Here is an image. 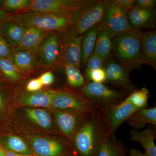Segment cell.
Listing matches in <instances>:
<instances>
[{"instance_id":"cell-11","label":"cell","mask_w":156,"mask_h":156,"mask_svg":"<svg viewBox=\"0 0 156 156\" xmlns=\"http://www.w3.org/2000/svg\"><path fill=\"white\" fill-rule=\"evenodd\" d=\"M85 2L81 0H31L28 6L19 12L32 11L70 15Z\"/></svg>"},{"instance_id":"cell-41","label":"cell","mask_w":156,"mask_h":156,"mask_svg":"<svg viewBox=\"0 0 156 156\" xmlns=\"http://www.w3.org/2000/svg\"><path fill=\"white\" fill-rule=\"evenodd\" d=\"M4 156H27L23 155L14 152L12 151H6L5 154Z\"/></svg>"},{"instance_id":"cell-43","label":"cell","mask_w":156,"mask_h":156,"mask_svg":"<svg viewBox=\"0 0 156 156\" xmlns=\"http://www.w3.org/2000/svg\"><path fill=\"white\" fill-rule=\"evenodd\" d=\"M3 83V78L2 77V76L0 75V87H1V85Z\"/></svg>"},{"instance_id":"cell-17","label":"cell","mask_w":156,"mask_h":156,"mask_svg":"<svg viewBox=\"0 0 156 156\" xmlns=\"http://www.w3.org/2000/svg\"><path fill=\"white\" fill-rule=\"evenodd\" d=\"M9 58L23 74L30 73L38 67L37 55L34 51L13 48Z\"/></svg>"},{"instance_id":"cell-34","label":"cell","mask_w":156,"mask_h":156,"mask_svg":"<svg viewBox=\"0 0 156 156\" xmlns=\"http://www.w3.org/2000/svg\"><path fill=\"white\" fill-rule=\"evenodd\" d=\"M43 87L39 78L32 79L29 81L26 87V91L29 92H36L41 89Z\"/></svg>"},{"instance_id":"cell-3","label":"cell","mask_w":156,"mask_h":156,"mask_svg":"<svg viewBox=\"0 0 156 156\" xmlns=\"http://www.w3.org/2000/svg\"><path fill=\"white\" fill-rule=\"evenodd\" d=\"M81 94L95 108L104 112L122 102L130 94L103 83L88 82L82 89Z\"/></svg>"},{"instance_id":"cell-22","label":"cell","mask_w":156,"mask_h":156,"mask_svg":"<svg viewBox=\"0 0 156 156\" xmlns=\"http://www.w3.org/2000/svg\"><path fill=\"white\" fill-rule=\"evenodd\" d=\"M126 122L130 127L136 130L145 128L147 124L156 128V107L137 109Z\"/></svg>"},{"instance_id":"cell-12","label":"cell","mask_w":156,"mask_h":156,"mask_svg":"<svg viewBox=\"0 0 156 156\" xmlns=\"http://www.w3.org/2000/svg\"><path fill=\"white\" fill-rule=\"evenodd\" d=\"M107 75L106 82L118 89L130 94L138 89L130 78L131 70L125 65L113 60L108 62L104 66Z\"/></svg>"},{"instance_id":"cell-45","label":"cell","mask_w":156,"mask_h":156,"mask_svg":"<svg viewBox=\"0 0 156 156\" xmlns=\"http://www.w3.org/2000/svg\"><path fill=\"white\" fill-rule=\"evenodd\" d=\"M35 156L32 155V156Z\"/></svg>"},{"instance_id":"cell-37","label":"cell","mask_w":156,"mask_h":156,"mask_svg":"<svg viewBox=\"0 0 156 156\" xmlns=\"http://www.w3.org/2000/svg\"><path fill=\"white\" fill-rule=\"evenodd\" d=\"M43 86H48L53 83L55 81V77L51 72H47L42 74L39 77Z\"/></svg>"},{"instance_id":"cell-26","label":"cell","mask_w":156,"mask_h":156,"mask_svg":"<svg viewBox=\"0 0 156 156\" xmlns=\"http://www.w3.org/2000/svg\"><path fill=\"white\" fill-rule=\"evenodd\" d=\"M127 15L131 28L132 27L140 28L147 26L154 16L152 10H146L134 6L128 11Z\"/></svg>"},{"instance_id":"cell-13","label":"cell","mask_w":156,"mask_h":156,"mask_svg":"<svg viewBox=\"0 0 156 156\" xmlns=\"http://www.w3.org/2000/svg\"><path fill=\"white\" fill-rule=\"evenodd\" d=\"M38 66L51 67L57 64L60 55V45L57 34L48 33L37 50Z\"/></svg>"},{"instance_id":"cell-14","label":"cell","mask_w":156,"mask_h":156,"mask_svg":"<svg viewBox=\"0 0 156 156\" xmlns=\"http://www.w3.org/2000/svg\"><path fill=\"white\" fill-rule=\"evenodd\" d=\"M155 127L148 125L147 128L141 131L133 129L129 132L130 140L139 143L144 148L145 152H141L135 147L128 151V156H156V138Z\"/></svg>"},{"instance_id":"cell-7","label":"cell","mask_w":156,"mask_h":156,"mask_svg":"<svg viewBox=\"0 0 156 156\" xmlns=\"http://www.w3.org/2000/svg\"><path fill=\"white\" fill-rule=\"evenodd\" d=\"M58 36L60 45V55L57 64L72 65L80 69L81 67V49L83 35H80L70 26Z\"/></svg>"},{"instance_id":"cell-30","label":"cell","mask_w":156,"mask_h":156,"mask_svg":"<svg viewBox=\"0 0 156 156\" xmlns=\"http://www.w3.org/2000/svg\"><path fill=\"white\" fill-rule=\"evenodd\" d=\"M149 97L148 90L146 88H142L131 92L127 98L137 109H139L147 107Z\"/></svg>"},{"instance_id":"cell-32","label":"cell","mask_w":156,"mask_h":156,"mask_svg":"<svg viewBox=\"0 0 156 156\" xmlns=\"http://www.w3.org/2000/svg\"><path fill=\"white\" fill-rule=\"evenodd\" d=\"M104 61L102 58L95 53H92V56H90L86 64V77L93 71L103 68Z\"/></svg>"},{"instance_id":"cell-24","label":"cell","mask_w":156,"mask_h":156,"mask_svg":"<svg viewBox=\"0 0 156 156\" xmlns=\"http://www.w3.org/2000/svg\"><path fill=\"white\" fill-rule=\"evenodd\" d=\"M48 33L39 29L26 28L19 45L15 48L37 52L42 41Z\"/></svg>"},{"instance_id":"cell-20","label":"cell","mask_w":156,"mask_h":156,"mask_svg":"<svg viewBox=\"0 0 156 156\" xmlns=\"http://www.w3.org/2000/svg\"><path fill=\"white\" fill-rule=\"evenodd\" d=\"M26 29L9 18L0 24V34L11 49L18 46Z\"/></svg>"},{"instance_id":"cell-6","label":"cell","mask_w":156,"mask_h":156,"mask_svg":"<svg viewBox=\"0 0 156 156\" xmlns=\"http://www.w3.org/2000/svg\"><path fill=\"white\" fill-rule=\"evenodd\" d=\"M30 148L35 156H70L76 154L72 143L64 137L48 138L26 136Z\"/></svg>"},{"instance_id":"cell-29","label":"cell","mask_w":156,"mask_h":156,"mask_svg":"<svg viewBox=\"0 0 156 156\" xmlns=\"http://www.w3.org/2000/svg\"><path fill=\"white\" fill-rule=\"evenodd\" d=\"M62 67L64 68L67 82L70 86L76 89L82 88L83 89L87 83L80 69L68 64H65Z\"/></svg>"},{"instance_id":"cell-15","label":"cell","mask_w":156,"mask_h":156,"mask_svg":"<svg viewBox=\"0 0 156 156\" xmlns=\"http://www.w3.org/2000/svg\"><path fill=\"white\" fill-rule=\"evenodd\" d=\"M137 110L126 98L119 104L102 112L108 133L115 134L120 126Z\"/></svg>"},{"instance_id":"cell-39","label":"cell","mask_w":156,"mask_h":156,"mask_svg":"<svg viewBox=\"0 0 156 156\" xmlns=\"http://www.w3.org/2000/svg\"><path fill=\"white\" fill-rule=\"evenodd\" d=\"M8 98V93L5 87H0V114L5 105Z\"/></svg>"},{"instance_id":"cell-47","label":"cell","mask_w":156,"mask_h":156,"mask_svg":"<svg viewBox=\"0 0 156 156\" xmlns=\"http://www.w3.org/2000/svg\"></svg>"},{"instance_id":"cell-31","label":"cell","mask_w":156,"mask_h":156,"mask_svg":"<svg viewBox=\"0 0 156 156\" xmlns=\"http://www.w3.org/2000/svg\"><path fill=\"white\" fill-rule=\"evenodd\" d=\"M31 0H0V10L8 14L16 13L25 9Z\"/></svg>"},{"instance_id":"cell-33","label":"cell","mask_w":156,"mask_h":156,"mask_svg":"<svg viewBox=\"0 0 156 156\" xmlns=\"http://www.w3.org/2000/svg\"><path fill=\"white\" fill-rule=\"evenodd\" d=\"M86 78L88 82L104 84L107 81L106 73L104 68H102L90 73Z\"/></svg>"},{"instance_id":"cell-16","label":"cell","mask_w":156,"mask_h":156,"mask_svg":"<svg viewBox=\"0 0 156 156\" xmlns=\"http://www.w3.org/2000/svg\"><path fill=\"white\" fill-rule=\"evenodd\" d=\"M55 90H39L36 92L26 91L21 92L17 98L20 106L34 108H50Z\"/></svg>"},{"instance_id":"cell-21","label":"cell","mask_w":156,"mask_h":156,"mask_svg":"<svg viewBox=\"0 0 156 156\" xmlns=\"http://www.w3.org/2000/svg\"><path fill=\"white\" fill-rule=\"evenodd\" d=\"M27 118L42 129L56 132V124L51 112L43 108L27 107L24 109Z\"/></svg>"},{"instance_id":"cell-4","label":"cell","mask_w":156,"mask_h":156,"mask_svg":"<svg viewBox=\"0 0 156 156\" xmlns=\"http://www.w3.org/2000/svg\"><path fill=\"white\" fill-rule=\"evenodd\" d=\"M140 34L132 30L117 35L112 38L113 48L117 58L120 63L125 65L130 69L140 65L141 54Z\"/></svg>"},{"instance_id":"cell-46","label":"cell","mask_w":156,"mask_h":156,"mask_svg":"<svg viewBox=\"0 0 156 156\" xmlns=\"http://www.w3.org/2000/svg\"><path fill=\"white\" fill-rule=\"evenodd\" d=\"M1 150V149H0V150Z\"/></svg>"},{"instance_id":"cell-2","label":"cell","mask_w":156,"mask_h":156,"mask_svg":"<svg viewBox=\"0 0 156 156\" xmlns=\"http://www.w3.org/2000/svg\"><path fill=\"white\" fill-rule=\"evenodd\" d=\"M69 16L27 11L9 14L8 18L26 28L34 27L48 33H58L69 25Z\"/></svg>"},{"instance_id":"cell-40","label":"cell","mask_w":156,"mask_h":156,"mask_svg":"<svg viewBox=\"0 0 156 156\" xmlns=\"http://www.w3.org/2000/svg\"><path fill=\"white\" fill-rule=\"evenodd\" d=\"M8 15L9 14L0 10V24L6 20L8 19Z\"/></svg>"},{"instance_id":"cell-38","label":"cell","mask_w":156,"mask_h":156,"mask_svg":"<svg viewBox=\"0 0 156 156\" xmlns=\"http://www.w3.org/2000/svg\"><path fill=\"white\" fill-rule=\"evenodd\" d=\"M115 3L127 13L130 9L134 7L135 1L134 0H114Z\"/></svg>"},{"instance_id":"cell-42","label":"cell","mask_w":156,"mask_h":156,"mask_svg":"<svg viewBox=\"0 0 156 156\" xmlns=\"http://www.w3.org/2000/svg\"><path fill=\"white\" fill-rule=\"evenodd\" d=\"M5 152L6 151L3 150L1 149V150H0V156H5Z\"/></svg>"},{"instance_id":"cell-8","label":"cell","mask_w":156,"mask_h":156,"mask_svg":"<svg viewBox=\"0 0 156 156\" xmlns=\"http://www.w3.org/2000/svg\"><path fill=\"white\" fill-rule=\"evenodd\" d=\"M98 25L112 38L117 35L132 30L127 13L117 5L113 1H108L103 17Z\"/></svg>"},{"instance_id":"cell-23","label":"cell","mask_w":156,"mask_h":156,"mask_svg":"<svg viewBox=\"0 0 156 156\" xmlns=\"http://www.w3.org/2000/svg\"><path fill=\"white\" fill-rule=\"evenodd\" d=\"M0 149L5 151H12L23 155H33L25 140L13 134H5L0 136Z\"/></svg>"},{"instance_id":"cell-10","label":"cell","mask_w":156,"mask_h":156,"mask_svg":"<svg viewBox=\"0 0 156 156\" xmlns=\"http://www.w3.org/2000/svg\"><path fill=\"white\" fill-rule=\"evenodd\" d=\"M82 94L69 90H55L50 109H72L89 114L96 109Z\"/></svg>"},{"instance_id":"cell-28","label":"cell","mask_w":156,"mask_h":156,"mask_svg":"<svg viewBox=\"0 0 156 156\" xmlns=\"http://www.w3.org/2000/svg\"><path fill=\"white\" fill-rule=\"evenodd\" d=\"M22 73L10 58H0V75L6 80L12 83L19 82Z\"/></svg>"},{"instance_id":"cell-1","label":"cell","mask_w":156,"mask_h":156,"mask_svg":"<svg viewBox=\"0 0 156 156\" xmlns=\"http://www.w3.org/2000/svg\"><path fill=\"white\" fill-rule=\"evenodd\" d=\"M108 133L103 112L96 109L87 115L72 144L79 156H94Z\"/></svg>"},{"instance_id":"cell-5","label":"cell","mask_w":156,"mask_h":156,"mask_svg":"<svg viewBox=\"0 0 156 156\" xmlns=\"http://www.w3.org/2000/svg\"><path fill=\"white\" fill-rule=\"evenodd\" d=\"M108 1H86L70 14L69 25L79 34L83 35L103 17Z\"/></svg>"},{"instance_id":"cell-27","label":"cell","mask_w":156,"mask_h":156,"mask_svg":"<svg viewBox=\"0 0 156 156\" xmlns=\"http://www.w3.org/2000/svg\"><path fill=\"white\" fill-rule=\"evenodd\" d=\"M112 47V38L106 31L99 27L93 53L105 61L111 55Z\"/></svg>"},{"instance_id":"cell-18","label":"cell","mask_w":156,"mask_h":156,"mask_svg":"<svg viewBox=\"0 0 156 156\" xmlns=\"http://www.w3.org/2000/svg\"><path fill=\"white\" fill-rule=\"evenodd\" d=\"M141 54L140 65H149L156 70V32L149 31L140 34Z\"/></svg>"},{"instance_id":"cell-25","label":"cell","mask_w":156,"mask_h":156,"mask_svg":"<svg viewBox=\"0 0 156 156\" xmlns=\"http://www.w3.org/2000/svg\"><path fill=\"white\" fill-rule=\"evenodd\" d=\"M98 24L93 26L83 34L81 42V65H86L87 61L92 56L99 32Z\"/></svg>"},{"instance_id":"cell-36","label":"cell","mask_w":156,"mask_h":156,"mask_svg":"<svg viewBox=\"0 0 156 156\" xmlns=\"http://www.w3.org/2000/svg\"><path fill=\"white\" fill-rule=\"evenodd\" d=\"M155 0H137L134 2V7L146 10H152L156 5Z\"/></svg>"},{"instance_id":"cell-19","label":"cell","mask_w":156,"mask_h":156,"mask_svg":"<svg viewBox=\"0 0 156 156\" xmlns=\"http://www.w3.org/2000/svg\"><path fill=\"white\" fill-rule=\"evenodd\" d=\"M94 156H128L127 147L115 134H106Z\"/></svg>"},{"instance_id":"cell-35","label":"cell","mask_w":156,"mask_h":156,"mask_svg":"<svg viewBox=\"0 0 156 156\" xmlns=\"http://www.w3.org/2000/svg\"><path fill=\"white\" fill-rule=\"evenodd\" d=\"M11 53V48L0 34V58H9Z\"/></svg>"},{"instance_id":"cell-44","label":"cell","mask_w":156,"mask_h":156,"mask_svg":"<svg viewBox=\"0 0 156 156\" xmlns=\"http://www.w3.org/2000/svg\"><path fill=\"white\" fill-rule=\"evenodd\" d=\"M70 156H78L77 154H73L72 155H71Z\"/></svg>"},{"instance_id":"cell-9","label":"cell","mask_w":156,"mask_h":156,"mask_svg":"<svg viewBox=\"0 0 156 156\" xmlns=\"http://www.w3.org/2000/svg\"><path fill=\"white\" fill-rule=\"evenodd\" d=\"M50 112L60 134L71 143L77 131L89 114L72 109H50Z\"/></svg>"}]
</instances>
